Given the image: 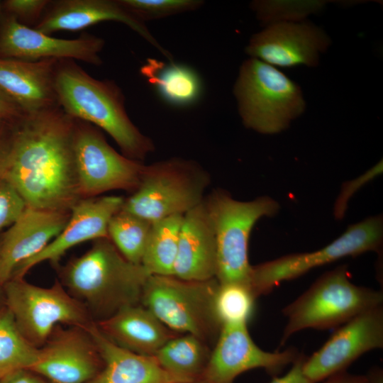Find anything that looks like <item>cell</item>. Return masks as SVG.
Returning <instances> with one entry per match:
<instances>
[{
    "instance_id": "83f0119b",
    "label": "cell",
    "mask_w": 383,
    "mask_h": 383,
    "mask_svg": "<svg viewBox=\"0 0 383 383\" xmlns=\"http://www.w3.org/2000/svg\"><path fill=\"white\" fill-rule=\"evenodd\" d=\"M39 352L21 333L10 312L0 313V371L30 370Z\"/></svg>"
},
{
    "instance_id": "d6a6232c",
    "label": "cell",
    "mask_w": 383,
    "mask_h": 383,
    "mask_svg": "<svg viewBox=\"0 0 383 383\" xmlns=\"http://www.w3.org/2000/svg\"><path fill=\"white\" fill-rule=\"evenodd\" d=\"M382 172V162L381 161L365 174L360 175L357 179L345 182L342 186L341 191L335 201L334 206V214L336 218H343L345 213L347 204L349 199L357 190L360 189L364 184L380 174Z\"/></svg>"
},
{
    "instance_id": "8d00e7d4",
    "label": "cell",
    "mask_w": 383,
    "mask_h": 383,
    "mask_svg": "<svg viewBox=\"0 0 383 383\" xmlns=\"http://www.w3.org/2000/svg\"><path fill=\"white\" fill-rule=\"evenodd\" d=\"M1 383H36V380L28 374L25 370L13 371L1 379Z\"/></svg>"
},
{
    "instance_id": "7bdbcfd3",
    "label": "cell",
    "mask_w": 383,
    "mask_h": 383,
    "mask_svg": "<svg viewBox=\"0 0 383 383\" xmlns=\"http://www.w3.org/2000/svg\"><path fill=\"white\" fill-rule=\"evenodd\" d=\"M36 383H42V382H39V381H37V382H36Z\"/></svg>"
},
{
    "instance_id": "b9f144b4",
    "label": "cell",
    "mask_w": 383,
    "mask_h": 383,
    "mask_svg": "<svg viewBox=\"0 0 383 383\" xmlns=\"http://www.w3.org/2000/svg\"><path fill=\"white\" fill-rule=\"evenodd\" d=\"M3 170L0 168V177L2 175Z\"/></svg>"
},
{
    "instance_id": "3957f363",
    "label": "cell",
    "mask_w": 383,
    "mask_h": 383,
    "mask_svg": "<svg viewBox=\"0 0 383 383\" xmlns=\"http://www.w3.org/2000/svg\"><path fill=\"white\" fill-rule=\"evenodd\" d=\"M148 276L141 265L127 260L109 238L94 240L89 250L61 270L62 285L104 318L123 306L138 304Z\"/></svg>"
},
{
    "instance_id": "74e56055",
    "label": "cell",
    "mask_w": 383,
    "mask_h": 383,
    "mask_svg": "<svg viewBox=\"0 0 383 383\" xmlns=\"http://www.w3.org/2000/svg\"><path fill=\"white\" fill-rule=\"evenodd\" d=\"M370 383H383V372L380 368H374L367 374Z\"/></svg>"
},
{
    "instance_id": "d590c367",
    "label": "cell",
    "mask_w": 383,
    "mask_h": 383,
    "mask_svg": "<svg viewBox=\"0 0 383 383\" xmlns=\"http://www.w3.org/2000/svg\"><path fill=\"white\" fill-rule=\"evenodd\" d=\"M323 383H370V382L367 375L353 374L344 371L326 379Z\"/></svg>"
},
{
    "instance_id": "9a60e30c",
    "label": "cell",
    "mask_w": 383,
    "mask_h": 383,
    "mask_svg": "<svg viewBox=\"0 0 383 383\" xmlns=\"http://www.w3.org/2000/svg\"><path fill=\"white\" fill-rule=\"evenodd\" d=\"M330 44L328 35L312 23L279 21L254 34L245 52L275 67H315Z\"/></svg>"
},
{
    "instance_id": "484cf974",
    "label": "cell",
    "mask_w": 383,
    "mask_h": 383,
    "mask_svg": "<svg viewBox=\"0 0 383 383\" xmlns=\"http://www.w3.org/2000/svg\"><path fill=\"white\" fill-rule=\"evenodd\" d=\"M183 216L152 223L141 262L149 275H173Z\"/></svg>"
},
{
    "instance_id": "ba28073f",
    "label": "cell",
    "mask_w": 383,
    "mask_h": 383,
    "mask_svg": "<svg viewBox=\"0 0 383 383\" xmlns=\"http://www.w3.org/2000/svg\"><path fill=\"white\" fill-rule=\"evenodd\" d=\"M218 287L216 278L191 281L173 275H149L140 301L169 329L206 342L218 337L221 327L214 311Z\"/></svg>"
},
{
    "instance_id": "ffe728a7",
    "label": "cell",
    "mask_w": 383,
    "mask_h": 383,
    "mask_svg": "<svg viewBox=\"0 0 383 383\" xmlns=\"http://www.w3.org/2000/svg\"><path fill=\"white\" fill-rule=\"evenodd\" d=\"M97 357L99 355L88 334L67 331L40 349L30 370L55 383H85L96 374Z\"/></svg>"
},
{
    "instance_id": "6da1fadb",
    "label": "cell",
    "mask_w": 383,
    "mask_h": 383,
    "mask_svg": "<svg viewBox=\"0 0 383 383\" xmlns=\"http://www.w3.org/2000/svg\"><path fill=\"white\" fill-rule=\"evenodd\" d=\"M75 118L60 106L25 113L11 129L1 177L28 207L70 212L81 199L75 169Z\"/></svg>"
},
{
    "instance_id": "5bb4252c",
    "label": "cell",
    "mask_w": 383,
    "mask_h": 383,
    "mask_svg": "<svg viewBox=\"0 0 383 383\" xmlns=\"http://www.w3.org/2000/svg\"><path fill=\"white\" fill-rule=\"evenodd\" d=\"M299 355L292 349L265 351L252 340L246 323H226L221 327L200 378L208 383H233L238 375L253 369L277 372L292 364Z\"/></svg>"
},
{
    "instance_id": "4dcf8cb0",
    "label": "cell",
    "mask_w": 383,
    "mask_h": 383,
    "mask_svg": "<svg viewBox=\"0 0 383 383\" xmlns=\"http://www.w3.org/2000/svg\"><path fill=\"white\" fill-rule=\"evenodd\" d=\"M26 206L24 200L11 184L0 177V231L11 226Z\"/></svg>"
},
{
    "instance_id": "52a82bcc",
    "label": "cell",
    "mask_w": 383,
    "mask_h": 383,
    "mask_svg": "<svg viewBox=\"0 0 383 383\" xmlns=\"http://www.w3.org/2000/svg\"><path fill=\"white\" fill-rule=\"evenodd\" d=\"M209 182L208 173L192 160L173 157L145 165L121 210L151 223L184 215L204 201Z\"/></svg>"
},
{
    "instance_id": "9c48e42d",
    "label": "cell",
    "mask_w": 383,
    "mask_h": 383,
    "mask_svg": "<svg viewBox=\"0 0 383 383\" xmlns=\"http://www.w3.org/2000/svg\"><path fill=\"white\" fill-rule=\"evenodd\" d=\"M6 294L18 328L34 345L45 341L58 323L73 325L82 330L91 323L82 303L68 294L58 281L45 288L23 278H13L6 282Z\"/></svg>"
},
{
    "instance_id": "277c9868",
    "label": "cell",
    "mask_w": 383,
    "mask_h": 383,
    "mask_svg": "<svg viewBox=\"0 0 383 383\" xmlns=\"http://www.w3.org/2000/svg\"><path fill=\"white\" fill-rule=\"evenodd\" d=\"M233 94L243 125L262 134L283 131L306 107L296 82L255 58L250 57L240 65Z\"/></svg>"
},
{
    "instance_id": "7a4b0ae2",
    "label": "cell",
    "mask_w": 383,
    "mask_h": 383,
    "mask_svg": "<svg viewBox=\"0 0 383 383\" xmlns=\"http://www.w3.org/2000/svg\"><path fill=\"white\" fill-rule=\"evenodd\" d=\"M55 89L60 108L70 116L108 133L126 157L141 162L154 151L152 140L130 119L121 89L112 80H99L74 60H60Z\"/></svg>"
},
{
    "instance_id": "e575fe53",
    "label": "cell",
    "mask_w": 383,
    "mask_h": 383,
    "mask_svg": "<svg viewBox=\"0 0 383 383\" xmlns=\"http://www.w3.org/2000/svg\"><path fill=\"white\" fill-rule=\"evenodd\" d=\"M305 357L299 355L287 373L282 377H274L270 383H311L303 373L302 366Z\"/></svg>"
},
{
    "instance_id": "ab89813d",
    "label": "cell",
    "mask_w": 383,
    "mask_h": 383,
    "mask_svg": "<svg viewBox=\"0 0 383 383\" xmlns=\"http://www.w3.org/2000/svg\"><path fill=\"white\" fill-rule=\"evenodd\" d=\"M11 372H5V371H0V379H1L5 375L10 373Z\"/></svg>"
},
{
    "instance_id": "44dd1931",
    "label": "cell",
    "mask_w": 383,
    "mask_h": 383,
    "mask_svg": "<svg viewBox=\"0 0 383 383\" xmlns=\"http://www.w3.org/2000/svg\"><path fill=\"white\" fill-rule=\"evenodd\" d=\"M215 233L204 201L183 216L173 276L206 281L216 277Z\"/></svg>"
},
{
    "instance_id": "f546056e",
    "label": "cell",
    "mask_w": 383,
    "mask_h": 383,
    "mask_svg": "<svg viewBox=\"0 0 383 383\" xmlns=\"http://www.w3.org/2000/svg\"><path fill=\"white\" fill-rule=\"evenodd\" d=\"M139 21L158 20L195 11L204 4L202 0H118Z\"/></svg>"
},
{
    "instance_id": "d6986e66",
    "label": "cell",
    "mask_w": 383,
    "mask_h": 383,
    "mask_svg": "<svg viewBox=\"0 0 383 383\" xmlns=\"http://www.w3.org/2000/svg\"><path fill=\"white\" fill-rule=\"evenodd\" d=\"M58 61L0 58V89L26 113L57 106L55 75Z\"/></svg>"
},
{
    "instance_id": "2e32d148",
    "label": "cell",
    "mask_w": 383,
    "mask_h": 383,
    "mask_svg": "<svg viewBox=\"0 0 383 383\" xmlns=\"http://www.w3.org/2000/svg\"><path fill=\"white\" fill-rule=\"evenodd\" d=\"M123 201L124 199L118 196L79 199L71 209L69 220L58 235L38 254L20 264L12 277L23 278L43 262L57 265L64 254L74 246L108 238L109 221L121 209Z\"/></svg>"
},
{
    "instance_id": "60d3db41",
    "label": "cell",
    "mask_w": 383,
    "mask_h": 383,
    "mask_svg": "<svg viewBox=\"0 0 383 383\" xmlns=\"http://www.w3.org/2000/svg\"><path fill=\"white\" fill-rule=\"evenodd\" d=\"M2 11H3L2 2L0 1V19H1V16L3 14Z\"/></svg>"
},
{
    "instance_id": "8fae6325",
    "label": "cell",
    "mask_w": 383,
    "mask_h": 383,
    "mask_svg": "<svg viewBox=\"0 0 383 383\" xmlns=\"http://www.w3.org/2000/svg\"><path fill=\"white\" fill-rule=\"evenodd\" d=\"M73 149L81 199L137 189L145 165L118 152L94 125L75 118Z\"/></svg>"
},
{
    "instance_id": "7c38bea8",
    "label": "cell",
    "mask_w": 383,
    "mask_h": 383,
    "mask_svg": "<svg viewBox=\"0 0 383 383\" xmlns=\"http://www.w3.org/2000/svg\"><path fill=\"white\" fill-rule=\"evenodd\" d=\"M383 347V309L367 310L338 329L311 357H305L302 370L317 383L342 372L367 352Z\"/></svg>"
},
{
    "instance_id": "ac0fdd59",
    "label": "cell",
    "mask_w": 383,
    "mask_h": 383,
    "mask_svg": "<svg viewBox=\"0 0 383 383\" xmlns=\"http://www.w3.org/2000/svg\"><path fill=\"white\" fill-rule=\"evenodd\" d=\"M70 212L26 206L0 243V283L12 277L23 262L41 252L62 231Z\"/></svg>"
},
{
    "instance_id": "5b68a950",
    "label": "cell",
    "mask_w": 383,
    "mask_h": 383,
    "mask_svg": "<svg viewBox=\"0 0 383 383\" xmlns=\"http://www.w3.org/2000/svg\"><path fill=\"white\" fill-rule=\"evenodd\" d=\"M382 292L353 284L346 267H338L321 276L284 309L287 324L281 345L304 329H327L343 324L382 306Z\"/></svg>"
},
{
    "instance_id": "603a6c76",
    "label": "cell",
    "mask_w": 383,
    "mask_h": 383,
    "mask_svg": "<svg viewBox=\"0 0 383 383\" xmlns=\"http://www.w3.org/2000/svg\"><path fill=\"white\" fill-rule=\"evenodd\" d=\"M111 341L132 352L148 356L178 335L143 306H123L96 323Z\"/></svg>"
},
{
    "instance_id": "cb8c5ba5",
    "label": "cell",
    "mask_w": 383,
    "mask_h": 383,
    "mask_svg": "<svg viewBox=\"0 0 383 383\" xmlns=\"http://www.w3.org/2000/svg\"><path fill=\"white\" fill-rule=\"evenodd\" d=\"M140 73L167 103L175 106L195 104L202 94V83L190 67L170 61L148 59Z\"/></svg>"
},
{
    "instance_id": "f1b7e54d",
    "label": "cell",
    "mask_w": 383,
    "mask_h": 383,
    "mask_svg": "<svg viewBox=\"0 0 383 383\" xmlns=\"http://www.w3.org/2000/svg\"><path fill=\"white\" fill-rule=\"evenodd\" d=\"M257 297L250 287L240 284H218L214 297V311L221 326L248 323Z\"/></svg>"
},
{
    "instance_id": "1f68e13d",
    "label": "cell",
    "mask_w": 383,
    "mask_h": 383,
    "mask_svg": "<svg viewBox=\"0 0 383 383\" xmlns=\"http://www.w3.org/2000/svg\"><path fill=\"white\" fill-rule=\"evenodd\" d=\"M50 0H6L2 2L6 13L13 16L18 22L28 26L39 21Z\"/></svg>"
},
{
    "instance_id": "30bf717a",
    "label": "cell",
    "mask_w": 383,
    "mask_h": 383,
    "mask_svg": "<svg viewBox=\"0 0 383 383\" xmlns=\"http://www.w3.org/2000/svg\"><path fill=\"white\" fill-rule=\"evenodd\" d=\"M380 216L350 226L338 238L316 251L295 253L252 266L250 287L256 297L270 292L283 281L295 279L311 269L348 256L377 251L382 243Z\"/></svg>"
},
{
    "instance_id": "4316f807",
    "label": "cell",
    "mask_w": 383,
    "mask_h": 383,
    "mask_svg": "<svg viewBox=\"0 0 383 383\" xmlns=\"http://www.w3.org/2000/svg\"><path fill=\"white\" fill-rule=\"evenodd\" d=\"M152 223L122 211L108 225V238L129 262L141 265Z\"/></svg>"
},
{
    "instance_id": "8992f818",
    "label": "cell",
    "mask_w": 383,
    "mask_h": 383,
    "mask_svg": "<svg viewBox=\"0 0 383 383\" xmlns=\"http://www.w3.org/2000/svg\"><path fill=\"white\" fill-rule=\"evenodd\" d=\"M215 233L216 279L218 284L250 287L252 266L248 261V243L252 229L264 216L275 215L279 205L269 196L248 201L233 199L223 190L204 198Z\"/></svg>"
},
{
    "instance_id": "f35d334b",
    "label": "cell",
    "mask_w": 383,
    "mask_h": 383,
    "mask_svg": "<svg viewBox=\"0 0 383 383\" xmlns=\"http://www.w3.org/2000/svg\"><path fill=\"white\" fill-rule=\"evenodd\" d=\"M173 383H208V382H206L203 379L199 378V379L192 380V381H182V382H173Z\"/></svg>"
},
{
    "instance_id": "d4e9b609",
    "label": "cell",
    "mask_w": 383,
    "mask_h": 383,
    "mask_svg": "<svg viewBox=\"0 0 383 383\" xmlns=\"http://www.w3.org/2000/svg\"><path fill=\"white\" fill-rule=\"evenodd\" d=\"M211 352L206 342L192 334H180L170 339L153 355L167 372L185 380L199 379Z\"/></svg>"
},
{
    "instance_id": "4fadbf2b",
    "label": "cell",
    "mask_w": 383,
    "mask_h": 383,
    "mask_svg": "<svg viewBox=\"0 0 383 383\" xmlns=\"http://www.w3.org/2000/svg\"><path fill=\"white\" fill-rule=\"evenodd\" d=\"M104 45L103 38L85 32L75 39L57 38L21 23L10 14L3 13L0 19V58L77 60L100 66Z\"/></svg>"
},
{
    "instance_id": "7402d4cb",
    "label": "cell",
    "mask_w": 383,
    "mask_h": 383,
    "mask_svg": "<svg viewBox=\"0 0 383 383\" xmlns=\"http://www.w3.org/2000/svg\"><path fill=\"white\" fill-rule=\"evenodd\" d=\"M84 331L91 338L104 364V369L89 383H173L189 381L165 370L153 356L140 355L118 345L108 338L96 323H91Z\"/></svg>"
},
{
    "instance_id": "e0dca14e",
    "label": "cell",
    "mask_w": 383,
    "mask_h": 383,
    "mask_svg": "<svg viewBox=\"0 0 383 383\" xmlns=\"http://www.w3.org/2000/svg\"><path fill=\"white\" fill-rule=\"evenodd\" d=\"M104 21L125 24L170 61H173L172 55L159 44L145 23L139 21L118 0L51 1L33 28L50 35L62 30L77 31Z\"/></svg>"
},
{
    "instance_id": "836d02e7",
    "label": "cell",
    "mask_w": 383,
    "mask_h": 383,
    "mask_svg": "<svg viewBox=\"0 0 383 383\" xmlns=\"http://www.w3.org/2000/svg\"><path fill=\"white\" fill-rule=\"evenodd\" d=\"M25 113L14 100L0 89V123L15 121Z\"/></svg>"
}]
</instances>
